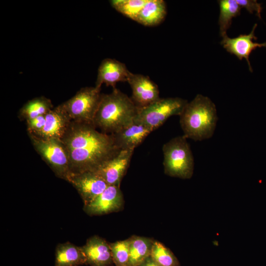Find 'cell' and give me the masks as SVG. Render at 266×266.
Wrapping results in <instances>:
<instances>
[{"mask_svg": "<svg viewBox=\"0 0 266 266\" xmlns=\"http://www.w3.org/2000/svg\"><path fill=\"white\" fill-rule=\"evenodd\" d=\"M120 187L109 185L89 204L84 205L90 216L101 215L117 212L123 208L124 199Z\"/></svg>", "mask_w": 266, "mask_h": 266, "instance_id": "30bf717a", "label": "cell"}, {"mask_svg": "<svg viewBox=\"0 0 266 266\" xmlns=\"http://www.w3.org/2000/svg\"><path fill=\"white\" fill-rule=\"evenodd\" d=\"M240 7L245 8L249 13L256 12V15L261 18L263 7L262 4L255 0H236Z\"/></svg>", "mask_w": 266, "mask_h": 266, "instance_id": "484cf974", "label": "cell"}, {"mask_svg": "<svg viewBox=\"0 0 266 266\" xmlns=\"http://www.w3.org/2000/svg\"><path fill=\"white\" fill-rule=\"evenodd\" d=\"M218 2L220 8L218 20L220 34L223 37L227 35L233 18L240 14L241 8L236 0H220Z\"/></svg>", "mask_w": 266, "mask_h": 266, "instance_id": "ffe728a7", "label": "cell"}, {"mask_svg": "<svg viewBox=\"0 0 266 266\" xmlns=\"http://www.w3.org/2000/svg\"><path fill=\"white\" fill-rule=\"evenodd\" d=\"M147 0H112L111 6L124 16L135 21Z\"/></svg>", "mask_w": 266, "mask_h": 266, "instance_id": "603a6c76", "label": "cell"}, {"mask_svg": "<svg viewBox=\"0 0 266 266\" xmlns=\"http://www.w3.org/2000/svg\"><path fill=\"white\" fill-rule=\"evenodd\" d=\"M166 15V6L163 0H147L135 20L145 26L159 24Z\"/></svg>", "mask_w": 266, "mask_h": 266, "instance_id": "ac0fdd59", "label": "cell"}, {"mask_svg": "<svg viewBox=\"0 0 266 266\" xmlns=\"http://www.w3.org/2000/svg\"><path fill=\"white\" fill-rule=\"evenodd\" d=\"M162 149L164 172L166 175L183 179L192 177L194 160L186 137L183 135L172 138L163 145Z\"/></svg>", "mask_w": 266, "mask_h": 266, "instance_id": "277c9868", "label": "cell"}, {"mask_svg": "<svg viewBox=\"0 0 266 266\" xmlns=\"http://www.w3.org/2000/svg\"><path fill=\"white\" fill-rule=\"evenodd\" d=\"M150 256L160 266H180L173 252L163 243L156 240L153 243Z\"/></svg>", "mask_w": 266, "mask_h": 266, "instance_id": "7402d4cb", "label": "cell"}, {"mask_svg": "<svg viewBox=\"0 0 266 266\" xmlns=\"http://www.w3.org/2000/svg\"><path fill=\"white\" fill-rule=\"evenodd\" d=\"M257 27V24H254L249 34H241L233 38H230L227 35L222 37L220 43L228 52L235 56L239 60L245 59L251 72H253V69L249 61L250 54L257 48L266 47V42L259 43L253 41V40L257 39V37L255 35V31Z\"/></svg>", "mask_w": 266, "mask_h": 266, "instance_id": "7c38bea8", "label": "cell"}, {"mask_svg": "<svg viewBox=\"0 0 266 266\" xmlns=\"http://www.w3.org/2000/svg\"><path fill=\"white\" fill-rule=\"evenodd\" d=\"M180 98H160L150 105L138 109L135 121L143 124L152 132L173 115H180L188 103Z\"/></svg>", "mask_w": 266, "mask_h": 266, "instance_id": "8992f818", "label": "cell"}, {"mask_svg": "<svg viewBox=\"0 0 266 266\" xmlns=\"http://www.w3.org/2000/svg\"><path fill=\"white\" fill-rule=\"evenodd\" d=\"M133 151L134 150H121L94 171L101 176L108 186L120 187L121 182L129 166Z\"/></svg>", "mask_w": 266, "mask_h": 266, "instance_id": "8fae6325", "label": "cell"}, {"mask_svg": "<svg viewBox=\"0 0 266 266\" xmlns=\"http://www.w3.org/2000/svg\"><path fill=\"white\" fill-rule=\"evenodd\" d=\"M101 96L100 89L95 86L84 87L59 106L71 121L93 123Z\"/></svg>", "mask_w": 266, "mask_h": 266, "instance_id": "52a82bcc", "label": "cell"}, {"mask_svg": "<svg viewBox=\"0 0 266 266\" xmlns=\"http://www.w3.org/2000/svg\"><path fill=\"white\" fill-rule=\"evenodd\" d=\"M45 116L44 127L36 136L61 139L71 121L70 118L59 105L52 109Z\"/></svg>", "mask_w": 266, "mask_h": 266, "instance_id": "2e32d148", "label": "cell"}, {"mask_svg": "<svg viewBox=\"0 0 266 266\" xmlns=\"http://www.w3.org/2000/svg\"><path fill=\"white\" fill-rule=\"evenodd\" d=\"M138 109L131 98L116 88L101 94L93 123L102 132L113 134L133 123Z\"/></svg>", "mask_w": 266, "mask_h": 266, "instance_id": "7a4b0ae2", "label": "cell"}, {"mask_svg": "<svg viewBox=\"0 0 266 266\" xmlns=\"http://www.w3.org/2000/svg\"><path fill=\"white\" fill-rule=\"evenodd\" d=\"M81 248L86 258V264L110 266L113 263L109 243L98 235L90 237Z\"/></svg>", "mask_w": 266, "mask_h": 266, "instance_id": "9a60e30c", "label": "cell"}, {"mask_svg": "<svg viewBox=\"0 0 266 266\" xmlns=\"http://www.w3.org/2000/svg\"><path fill=\"white\" fill-rule=\"evenodd\" d=\"M113 263L115 266H128L130 249L129 239L109 243Z\"/></svg>", "mask_w": 266, "mask_h": 266, "instance_id": "cb8c5ba5", "label": "cell"}, {"mask_svg": "<svg viewBox=\"0 0 266 266\" xmlns=\"http://www.w3.org/2000/svg\"><path fill=\"white\" fill-rule=\"evenodd\" d=\"M151 132L146 126L134 120L111 134L119 150H134Z\"/></svg>", "mask_w": 266, "mask_h": 266, "instance_id": "5bb4252c", "label": "cell"}, {"mask_svg": "<svg viewBox=\"0 0 266 266\" xmlns=\"http://www.w3.org/2000/svg\"><path fill=\"white\" fill-rule=\"evenodd\" d=\"M53 108L51 100L44 97L34 98L26 103L20 109L19 117L26 121L46 115Z\"/></svg>", "mask_w": 266, "mask_h": 266, "instance_id": "44dd1931", "label": "cell"}, {"mask_svg": "<svg viewBox=\"0 0 266 266\" xmlns=\"http://www.w3.org/2000/svg\"><path fill=\"white\" fill-rule=\"evenodd\" d=\"M68 182L78 191L84 205L91 202L108 186L101 176L94 170L72 174Z\"/></svg>", "mask_w": 266, "mask_h": 266, "instance_id": "ba28073f", "label": "cell"}, {"mask_svg": "<svg viewBox=\"0 0 266 266\" xmlns=\"http://www.w3.org/2000/svg\"><path fill=\"white\" fill-rule=\"evenodd\" d=\"M217 120L215 104L209 98L200 94L187 103L180 115L183 135L195 141L211 137Z\"/></svg>", "mask_w": 266, "mask_h": 266, "instance_id": "3957f363", "label": "cell"}, {"mask_svg": "<svg viewBox=\"0 0 266 266\" xmlns=\"http://www.w3.org/2000/svg\"><path fill=\"white\" fill-rule=\"evenodd\" d=\"M129 239L130 257L128 266H138L150 256L155 240L137 235H133Z\"/></svg>", "mask_w": 266, "mask_h": 266, "instance_id": "d6986e66", "label": "cell"}, {"mask_svg": "<svg viewBox=\"0 0 266 266\" xmlns=\"http://www.w3.org/2000/svg\"><path fill=\"white\" fill-rule=\"evenodd\" d=\"M130 72L124 63L113 59H105L99 67L95 87L101 89V85L105 84L116 89L118 82H127Z\"/></svg>", "mask_w": 266, "mask_h": 266, "instance_id": "4fadbf2b", "label": "cell"}, {"mask_svg": "<svg viewBox=\"0 0 266 266\" xmlns=\"http://www.w3.org/2000/svg\"><path fill=\"white\" fill-rule=\"evenodd\" d=\"M138 266H160L157 264L151 257L149 256L140 265Z\"/></svg>", "mask_w": 266, "mask_h": 266, "instance_id": "4316f807", "label": "cell"}, {"mask_svg": "<svg viewBox=\"0 0 266 266\" xmlns=\"http://www.w3.org/2000/svg\"><path fill=\"white\" fill-rule=\"evenodd\" d=\"M28 134L34 149L55 175L68 181L71 174L69 162L66 149L60 139L43 138Z\"/></svg>", "mask_w": 266, "mask_h": 266, "instance_id": "5b68a950", "label": "cell"}, {"mask_svg": "<svg viewBox=\"0 0 266 266\" xmlns=\"http://www.w3.org/2000/svg\"><path fill=\"white\" fill-rule=\"evenodd\" d=\"M84 264H86V258L81 247L69 242L57 245L55 266H79Z\"/></svg>", "mask_w": 266, "mask_h": 266, "instance_id": "e0dca14e", "label": "cell"}, {"mask_svg": "<svg viewBox=\"0 0 266 266\" xmlns=\"http://www.w3.org/2000/svg\"><path fill=\"white\" fill-rule=\"evenodd\" d=\"M127 82L132 90L131 98L138 108L146 107L160 98L157 85L148 76L130 72Z\"/></svg>", "mask_w": 266, "mask_h": 266, "instance_id": "9c48e42d", "label": "cell"}, {"mask_svg": "<svg viewBox=\"0 0 266 266\" xmlns=\"http://www.w3.org/2000/svg\"><path fill=\"white\" fill-rule=\"evenodd\" d=\"M45 115L26 120L28 133L33 134L35 135L39 134L43 128L45 123Z\"/></svg>", "mask_w": 266, "mask_h": 266, "instance_id": "d4e9b609", "label": "cell"}, {"mask_svg": "<svg viewBox=\"0 0 266 266\" xmlns=\"http://www.w3.org/2000/svg\"><path fill=\"white\" fill-rule=\"evenodd\" d=\"M60 140L67 152L71 174L96 170L120 151L112 135L98 131L93 123L71 121Z\"/></svg>", "mask_w": 266, "mask_h": 266, "instance_id": "6da1fadb", "label": "cell"}]
</instances>
